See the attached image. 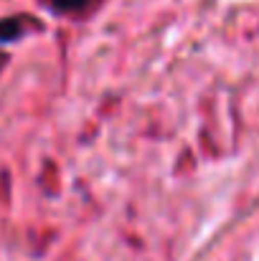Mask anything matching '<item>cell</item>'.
Listing matches in <instances>:
<instances>
[{"label":"cell","mask_w":259,"mask_h":261,"mask_svg":"<svg viewBox=\"0 0 259 261\" xmlns=\"http://www.w3.org/2000/svg\"><path fill=\"white\" fill-rule=\"evenodd\" d=\"M23 33V18H3L0 20V43L15 41Z\"/></svg>","instance_id":"6da1fadb"},{"label":"cell","mask_w":259,"mask_h":261,"mask_svg":"<svg viewBox=\"0 0 259 261\" xmlns=\"http://www.w3.org/2000/svg\"><path fill=\"white\" fill-rule=\"evenodd\" d=\"M86 5H89V0H51V8L61 10V13H77Z\"/></svg>","instance_id":"7a4b0ae2"},{"label":"cell","mask_w":259,"mask_h":261,"mask_svg":"<svg viewBox=\"0 0 259 261\" xmlns=\"http://www.w3.org/2000/svg\"><path fill=\"white\" fill-rule=\"evenodd\" d=\"M3 64H5V56H3V54H0V66H3Z\"/></svg>","instance_id":"3957f363"}]
</instances>
